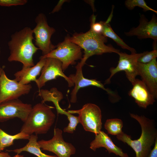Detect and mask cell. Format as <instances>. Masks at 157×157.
<instances>
[{"label":"cell","instance_id":"d6986e66","mask_svg":"<svg viewBox=\"0 0 157 157\" xmlns=\"http://www.w3.org/2000/svg\"><path fill=\"white\" fill-rule=\"evenodd\" d=\"M38 139L37 135L32 134L30 135L28 142L24 147L8 151L13 152L17 154H19L24 151L33 154L37 157H58L56 155H49L43 153L38 144Z\"/></svg>","mask_w":157,"mask_h":157},{"label":"cell","instance_id":"52a82bcc","mask_svg":"<svg viewBox=\"0 0 157 157\" xmlns=\"http://www.w3.org/2000/svg\"><path fill=\"white\" fill-rule=\"evenodd\" d=\"M72 114H77L80 123L85 131L94 133L95 135L101 131L102 122L101 112L100 108L92 103H87L81 108L67 111Z\"/></svg>","mask_w":157,"mask_h":157},{"label":"cell","instance_id":"7a4b0ae2","mask_svg":"<svg viewBox=\"0 0 157 157\" xmlns=\"http://www.w3.org/2000/svg\"><path fill=\"white\" fill-rule=\"evenodd\" d=\"M131 117L140 124L141 133L137 140H132L131 136L123 132L116 136L117 140L126 143L135 151V157H147L151 150V147L157 139V130L155 122L144 116L130 113Z\"/></svg>","mask_w":157,"mask_h":157},{"label":"cell","instance_id":"83f0119b","mask_svg":"<svg viewBox=\"0 0 157 157\" xmlns=\"http://www.w3.org/2000/svg\"><path fill=\"white\" fill-rule=\"evenodd\" d=\"M154 144V148L151 149L147 157H157V139Z\"/></svg>","mask_w":157,"mask_h":157},{"label":"cell","instance_id":"4dcf8cb0","mask_svg":"<svg viewBox=\"0 0 157 157\" xmlns=\"http://www.w3.org/2000/svg\"><path fill=\"white\" fill-rule=\"evenodd\" d=\"M12 157H24V156L20 154H17Z\"/></svg>","mask_w":157,"mask_h":157},{"label":"cell","instance_id":"8992f818","mask_svg":"<svg viewBox=\"0 0 157 157\" xmlns=\"http://www.w3.org/2000/svg\"><path fill=\"white\" fill-rule=\"evenodd\" d=\"M35 21L36 25L32 29L35 35V44L42 51V56L45 55L56 48L51 40L56 30L49 26L45 15L42 13L37 15Z\"/></svg>","mask_w":157,"mask_h":157},{"label":"cell","instance_id":"ffe728a7","mask_svg":"<svg viewBox=\"0 0 157 157\" xmlns=\"http://www.w3.org/2000/svg\"><path fill=\"white\" fill-rule=\"evenodd\" d=\"M110 21L108 19L103 22V28L102 34L106 37L109 38L114 40L116 43L122 48L129 51L131 53H136V50L133 48L129 47L127 44L113 31L109 22Z\"/></svg>","mask_w":157,"mask_h":157},{"label":"cell","instance_id":"d6a6232c","mask_svg":"<svg viewBox=\"0 0 157 157\" xmlns=\"http://www.w3.org/2000/svg\"><path fill=\"white\" fill-rule=\"evenodd\" d=\"M121 157H129V156L127 154L124 153V155Z\"/></svg>","mask_w":157,"mask_h":157},{"label":"cell","instance_id":"9c48e42d","mask_svg":"<svg viewBox=\"0 0 157 157\" xmlns=\"http://www.w3.org/2000/svg\"><path fill=\"white\" fill-rule=\"evenodd\" d=\"M144 53V51L140 53L129 54L120 52L118 54L119 56L118 64L116 67H112L110 69V75L105 81L104 84H109L113 76L121 71L125 72L127 78L132 85L133 84L135 81L136 76L138 75L137 67L138 60Z\"/></svg>","mask_w":157,"mask_h":157},{"label":"cell","instance_id":"ba28073f","mask_svg":"<svg viewBox=\"0 0 157 157\" xmlns=\"http://www.w3.org/2000/svg\"><path fill=\"white\" fill-rule=\"evenodd\" d=\"M38 142L42 150L53 152L58 157H70L76 152L74 146L64 141L63 131L58 128L54 129L51 139L48 140H42Z\"/></svg>","mask_w":157,"mask_h":157},{"label":"cell","instance_id":"277c9868","mask_svg":"<svg viewBox=\"0 0 157 157\" xmlns=\"http://www.w3.org/2000/svg\"><path fill=\"white\" fill-rule=\"evenodd\" d=\"M53 107L42 102L32 108L22 126L20 132L29 135L47 133L53 124L56 115L52 111Z\"/></svg>","mask_w":157,"mask_h":157},{"label":"cell","instance_id":"f546056e","mask_svg":"<svg viewBox=\"0 0 157 157\" xmlns=\"http://www.w3.org/2000/svg\"><path fill=\"white\" fill-rule=\"evenodd\" d=\"M86 2H87V3L89 4L90 5L92 8H93V10H94V5H93V2L94 1H86Z\"/></svg>","mask_w":157,"mask_h":157},{"label":"cell","instance_id":"9a60e30c","mask_svg":"<svg viewBox=\"0 0 157 157\" xmlns=\"http://www.w3.org/2000/svg\"><path fill=\"white\" fill-rule=\"evenodd\" d=\"M138 74L155 99L157 97V62L156 58L147 63L138 62Z\"/></svg>","mask_w":157,"mask_h":157},{"label":"cell","instance_id":"4fadbf2b","mask_svg":"<svg viewBox=\"0 0 157 157\" xmlns=\"http://www.w3.org/2000/svg\"><path fill=\"white\" fill-rule=\"evenodd\" d=\"M76 72L75 74H71L68 77L73 82L74 87L71 93L70 102L75 103L77 101V94L79 90L81 88L93 86L101 88L106 91L113 99L117 100L118 96L115 92L106 88L100 81L95 79H89L85 78L82 72V67L77 65L76 67Z\"/></svg>","mask_w":157,"mask_h":157},{"label":"cell","instance_id":"e0dca14e","mask_svg":"<svg viewBox=\"0 0 157 157\" xmlns=\"http://www.w3.org/2000/svg\"><path fill=\"white\" fill-rule=\"evenodd\" d=\"M46 58H40V60L34 66L30 67H22L20 71L15 72L14 79L23 85H27L31 81L35 82L37 77L41 72L46 60Z\"/></svg>","mask_w":157,"mask_h":157},{"label":"cell","instance_id":"44dd1931","mask_svg":"<svg viewBox=\"0 0 157 157\" xmlns=\"http://www.w3.org/2000/svg\"><path fill=\"white\" fill-rule=\"evenodd\" d=\"M30 135L20 132L14 135L9 134L0 128V151L14 144L15 140H28Z\"/></svg>","mask_w":157,"mask_h":157},{"label":"cell","instance_id":"603a6c76","mask_svg":"<svg viewBox=\"0 0 157 157\" xmlns=\"http://www.w3.org/2000/svg\"><path fill=\"white\" fill-rule=\"evenodd\" d=\"M125 5L126 7L130 10L138 6L143 8L144 11H151L157 13V11L149 7L144 0H127L125 2Z\"/></svg>","mask_w":157,"mask_h":157},{"label":"cell","instance_id":"1f68e13d","mask_svg":"<svg viewBox=\"0 0 157 157\" xmlns=\"http://www.w3.org/2000/svg\"><path fill=\"white\" fill-rule=\"evenodd\" d=\"M3 69V67H1L0 65V77H1V75L2 73V71Z\"/></svg>","mask_w":157,"mask_h":157},{"label":"cell","instance_id":"4316f807","mask_svg":"<svg viewBox=\"0 0 157 157\" xmlns=\"http://www.w3.org/2000/svg\"><path fill=\"white\" fill-rule=\"evenodd\" d=\"M68 1L66 0H60L56 5L55 7L50 13H53L55 12H58L59 11L61 8V7L63 3Z\"/></svg>","mask_w":157,"mask_h":157},{"label":"cell","instance_id":"5bb4252c","mask_svg":"<svg viewBox=\"0 0 157 157\" xmlns=\"http://www.w3.org/2000/svg\"><path fill=\"white\" fill-rule=\"evenodd\" d=\"M127 36H136L140 39H152L153 49L157 50V18L153 14L151 19L148 21L145 16L140 15L139 24L136 28H133L129 32L125 33Z\"/></svg>","mask_w":157,"mask_h":157},{"label":"cell","instance_id":"836d02e7","mask_svg":"<svg viewBox=\"0 0 157 157\" xmlns=\"http://www.w3.org/2000/svg\"><path fill=\"white\" fill-rule=\"evenodd\" d=\"M0 53H1V48L0 47Z\"/></svg>","mask_w":157,"mask_h":157},{"label":"cell","instance_id":"3957f363","mask_svg":"<svg viewBox=\"0 0 157 157\" xmlns=\"http://www.w3.org/2000/svg\"><path fill=\"white\" fill-rule=\"evenodd\" d=\"M68 40L79 46L84 50V54L77 64L83 67L87 60L94 55H101L106 53L117 54L120 50L110 45H106L107 38L102 34H98L91 29L85 33H74L72 36H67Z\"/></svg>","mask_w":157,"mask_h":157},{"label":"cell","instance_id":"cb8c5ba5","mask_svg":"<svg viewBox=\"0 0 157 157\" xmlns=\"http://www.w3.org/2000/svg\"><path fill=\"white\" fill-rule=\"evenodd\" d=\"M157 57V50L153 49L150 51H144V53L138 59V62L142 63H147Z\"/></svg>","mask_w":157,"mask_h":157},{"label":"cell","instance_id":"5b68a950","mask_svg":"<svg viewBox=\"0 0 157 157\" xmlns=\"http://www.w3.org/2000/svg\"><path fill=\"white\" fill-rule=\"evenodd\" d=\"M82 49L76 44L69 41L66 37L64 40L56 46V48L48 54L40 58H51L58 60L62 63L63 71L76 61L82 58Z\"/></svg>","mask_w":157,"mask_h":157},{"label":"cell","instance_id":"30bf717a","mask_svg":"<svg viewBox=\"0 0 157 157\" xmlns=\"http://www.w3.org/2000/svg\"><path fill=\"white\" fill-rule=\"evenodd\" d=\"M32 88L31 84L23 85L14 79H10L3 69L0 78V104L18 99L22 95L28 94Z\"/></svg>","mask_w":157,"mask_h":157},{"label":"cell","instance_id":"d4e9b609","mask_svg":"<svg viewBox=\"0 0 157 157\" xmlns=\"http://www.w3.org/2000/svg\"><path fill=\"white\" fill-rule=\"evenodd\" d=\"M96 16L94 14L92 15L90 19V29L96 33L102 34L103 28V21L96 22Z\"/></svg>","mask_w":157,"mask_h":157},{"label":"cell","instance_id":"7c38bea8","mask_svg":"<svg viewBox=\"0 0 157 157\" xmlns=\"http://www.w3.org/2000/svg\"><path fill=\"white\" fill-rule=\"evenodd\" d=\"M32 106L24 103L19 99L0 104V122H4L15 118L23 122L26 120Z\"/></svg>","mask_w":157,"mask_h":157},{"label":"cell","instance_id":"2e32d148","mask_svg":"<svg viewBox=\"0 0 157 157\" xmlns=\"http://www.w3.org/2000/svg\"><path fill=\"white\" fill-rule=\"evenodd\" d=\"M132 85L128 94L134 99L139 107L145 109L154 104L156 99L142 80L136 78Z\"/></svg>","mask_w":157,"mask_h":157},{"label":"cell","instance_id":"f1b7e54d","mask_svg":"<svg viewBox=\"0 0 157 157\" xmlns=\"http://www.w3.org/2000/svg\"><path fill=\"white\" fill-rule=\"evenodd\" d=\"M0 157H11L8 152L0 151Z\"/></svg>","mask_w":157,"mask_h":157},{"label":"cell","instance_id":"6da1fadb","mask_svg":"<svg viewBox=\"0 0 157 157\" xmlns=\"http://www.w3.org/2000/svg\"><path fill=\"white\" fill-rule=\"evenodd\" d=\"M33 39L32 29L29 27L13 34L8 43L10 51L8 61L20 62L24 67L34 66L33 56L39 49L33 43Z\"/></svg>","mask_w":157,"mask_h":157},{"label":"cell","instance_id":"8fae6325","mask_svg":"<svg viewBox=\"0 0 157 157\" xmlns=\"http://www.w3.org/2000/svg\"><path fill=\"white\" fill-rule=\"evenodd\" d=\"M46 58L45 64L41 71V74L35 82L39 90L47 82L55 79L58 76L64 78L67 82L69 87L74 86L73 82L63 73L60 61L53 58Z\"/></svg>","mask_w":157,"mask_h":157},{"label":"cell","instance_id":"ac0fdd59","mask_svg":"<svg viewBox=\"0 0 157 157\" xmlns=\"http://www.w3.org/2000/svg\"><path fill=\"white\" fill-rule=\"evenodd\" d=\"M100 147L105 148L109 154L113 153L120 157L124 154L122 149L113 143L108 134L101 130L95 135V138L90 142V146L94 151Z\"/></svg>","mask_w":157,"mask_h":157},{"label":"cell","instance_id":"7402d4cb","mask_svg":"<svg viewBox=\"0 0 157 157\" xmlns=\"http://www.w3.org/2000/svg\"><path fill=\"white\" fill-rule=\"evenodd\" d=\"M123 122L121 119L113 118L107 119L104 124V128L108 133L111 135H118L123 132L122 129Z\"/></svg>","mask_w":157,"mask_h":157},{"label":"cell","instance_id":"484cf974","mask_svg":"<svg viewBox=\"0 0 157 157\" xmlns=\"http://www.w3.org/2000/svg\"><path fill=\"white\" fill-rule=\"evenodd\" d=\"M27 0H0V6L9 7L23 5L26 4Z\"/></svg>","mask_w":157,"mask_h":157}]
</instances>
